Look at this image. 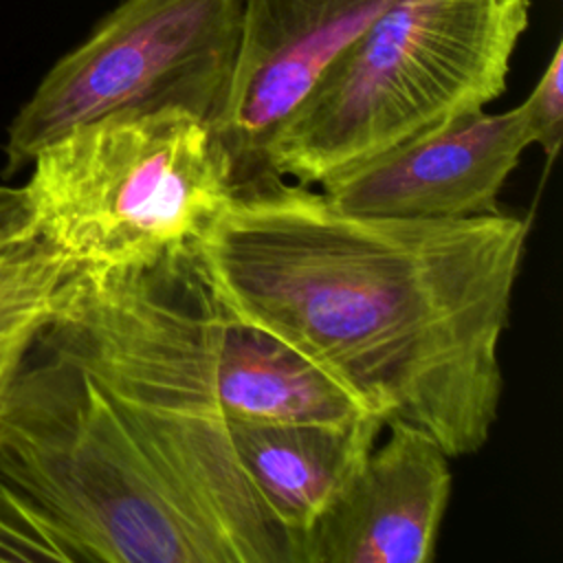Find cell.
Returning <instances> with one entry per match:
<instances>
[{"label": "cell", "instance_id": "9", "mask_svg": "<svg viewBox=\"0 0 563 563\" xmlns=\"http://www.w3.org/2000/svg\"><path fill=\"white\" fill-rule=\"evenodd\" d=\"M363 462L299 537V563H431L451 499L449 455L407 424Z\"/></svg>", "mask_w": 563, "mask_h": 563}, {"label": "cell", "instance_id": "13", "mask_svg": "<svg viewBox=\"0 0 563 563\" xmlns=\"http://www.w3.org/2000/svg\"><path fill=\"white\" fill-rule=\"evenodd\" d=\"M519 106L526 114L532 143L552 161L563 136V42L556 44L532 92Z\"/></svg>", "mask_w": 563, "mask_h": 563}, {"label": "cell", "instance_id": "11", "mask_svg": "<svg viewBox=\"0 0 563 563\" xmlns=\"http://www.w3.org/2000/svg\"><path fill=\"white\" fill-rule=\"evenodd\" d=\"M235 455L271 515L295 537L343 493L385 424H227Z\"/></svg>", "mask_w": 563, "mask_h": 563}, {"label": "cell", "instance_id": "12", "mask_svg": "<svg viewBox=\"0 0 563 563\" xmlns=\"http://www.w3.org/2000/svg\"><path fill=\"white\" fill-rule=\"evenodd\" d=\"M75 268L33 229L24 189L0 185V402Z\"/></svg>", "mask_w": 563, "mask_h": 563}, {"label": "cell", "instance_id": "2", "mask_svg": "<svg viewBox=\"0 0 563 563\" xmlns=\"http://www.w3.org/2000/svg\"><path fill=\"white\" fill-rule=\"evenodd\" d=\"M205 284L189 246L150 266H77L40 339L81 365L238 563H299L244 473L218 405Z\"/></svg>", "mask_w": 563, "mask_h": 563}, {"label": "cell", "instance_id": "5", "mask_svg": "<svg viewBox=\"0 0 563 563\" xmlns=\"http://www.w3.org/2000/svg\"><path fill=\"white\" fill-rule=\"evenodd\" d=\"M37 235L77 266H150L233 196L227 154L187 110L117 112L46 143L22 185Z\"/></svg>", "mask_w": 563, "mask_h": 563}, {"label": "cell", "instance_id": "10", "mask_svg": "<svg viewBox=\"0 0 563 563\" xmlns=\"http://www.w3.org/2000/svg\"><path fill=\"white\" fill-rule=\"evenodd\" d=\"M205 290L211 376L227 424H347L374 416L312 358L231 317Z\"/></svg>", "mask_w": 563, "mask_h": 563}, {"label": "cell", "instance_id": "6", "mask_svg": "<svg viewBox=\"0 0 563 563\" xmlns=\"http://www.w3.org/2000/svg\"><path fill=\"white\" fill-rule=\"evenodd\" d=\"M240 37V0H123L59 57L7 125V172L59 134L117 112L213 121Z\"/></svg>", "mask_w": 563, "mask_h": 563}, {"label": "cell", "instance_id": "8", "mask_svg": "<svg viewBox=\"0 0 563 563\" xmlns=\"http://www.w3.org/2000/svg\"><path fill=\"white\" fill-rule=\"evenodd\" d=\"M534 145L521 106L475 110L365 161L321 187L341 211L380 218L466 220L499 211V194Z\"/></svg>", "mask_w": 563, "mask_h": 563}, {"label": "cell", "instance_id": "4", "mask_svg": "<svg viewBox=\"0 0 563 563\" xmlns=\"http://www.w3.org/2000/svg\"><path fill=\"white\" fill-rule=\"evenodd\" d=\"M530 0H394L321 73L268 150L301 185L372 161L506 90Z\"/></svg>", "mask_w": 563, "mask_h": 563}, {"label": "cell", "instance_id": "7", "mask_svg": "<svg viewBox=\"0 0 563 563\" xmlns=\"http://www.w3.org/2000/svg\"><path fill=\"white\" fill-rule=\"evenodd\" d=\"M394 0H240L231 79L211 121L233 191L271 178L268 150L330 62Z\"/></svg>", "mask_w": 563, "mask_h": 563}, {"label": "cell", "instance_id": "3", "mask_svg": "<svg viewBox=\"0 0 563 563\" xmlns=\"http://www.w3.org/2000/svg\"><path fill=\"white\" fill-rule=\"evenodd\" d=\"M0 561L238 563L92 376L40 336L0 402Z\"/></svg>", "mask_w": 563, "mask_h": 563}, {"label": "cell", "instance_id": "1", "mask_svg": "<svg viewBox=\"0 0 563 563\" xmlns=\"http://www.w3.org/2000/svg\"><path fill=\"white\" fill-rule=\"evenodd\" d=\"M526 238L528 222L506 213L358 216L271 176L235 189L189 257L231 317L453 460L477 453L499 416V345Z\"/></svg>", "mask_w": 563, "mask_h": 563}]
</instances>
